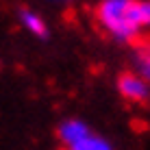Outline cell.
<instances>
[{
  "mask_svg": "<svg viewBox=\"0 0 150 150\" xmlns=\"http://www.w3.org/2000/svg\"><path fill=\"white\" fill-rule=\"evenodd\" d=\"M96 20L117 39H135L146 26L142 0H102L96 7Z\"/></svg>",
  "mask_w": 150,
  "mask_h": 150,
  "instance_id": "1",
  "label": "cell"
},
{
  "mask_svg": "<svg viewBox=\"0 0 150 150\" xmlns=\"http://www.w3.org/2000/svg\"><path fill=\"white\" fill-rule=\"evenodd\" d=\"M139 72H142V79L150 81V46L139 52Z\"/></svg>",
  "mask_w": 150,
  "mask_h": 150,
  "instance_id": "6",
  "label": "cell"
},
{
  "mask_svg": "<svg viewBox=\"0 0 150 150\" xmlns=\"http://www.w3.org/2000/svg\"><path fill=\"white\" fill-rule=\"evenodd\" d=\"M87 135H89L87 126H85V124H81V122H76V120L65 122L63 126L59 128V137H61V142H63L65 146H72V144L81 142V139L87 137Z\"/></svg>",
  "mask_w": 150,
  "mask_h": 150,
  "instance_id": "3",
  "label": "cell"
},
{
  "mask_svg": "<svg viewBox=\"0 0 150 150\" xmlns=\"http://www.w3.org/2000/svg\"><path fill=\"white\" fill-rule=\"evenodd\" d=\"M68 150H111V146H109L107 142H102V139H98V137H94V135L89 133V135L83 137L81 142L68 146Z\"/></svg>",
  "mask_w": 150,
  "mask_h": 150,
  "instance_id": "5",
  "label": "cell"
},
{
  "mask_svg": "<svg viewBox=\"0 0 150 150\" xmlns=\"http://www.w3.org/2000/svg\"><path fill=\"white\" fill-rule=\"evenodd\" d=\"M20 18H22V24L26 26L30 33H35L37 37H46V24H44V20L39 18L37 13H33V11H22L20 13Z\"/></svg>",
  "mask_w": 150,
  "mask_h": 150,
  "instance_id": "4",
  "label": "cell"
},
{
  "mask_svg": "<svg viewBox=\"0 0 150 150\" xmlns=\"http://www.w3.org/2000/svg\"><path fill=\"white\" fill-rule=\"evenodd\" d=\"M117 89H120V94L126 100H133V102H144L150 96L148 83L142 76L131 74V72H124L120 79H117Z\"/></svg>",
  "mask_w": 150,
  "mask_h": 150,
  "instance_id": "2",
  "label": "cell"
}]
</instances>
